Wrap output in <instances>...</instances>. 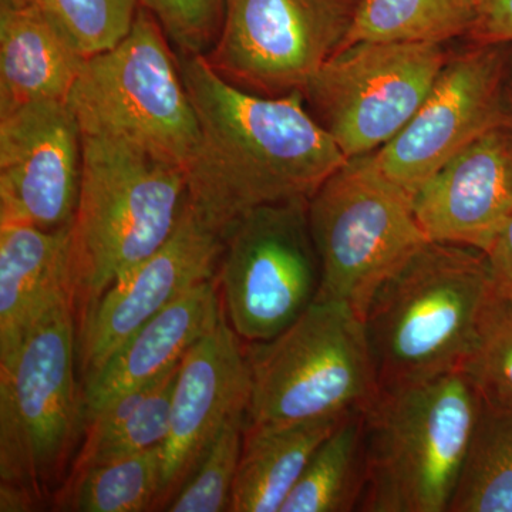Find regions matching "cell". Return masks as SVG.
Wrapping results in <instances>:
<instances>
[{
    "label": "cell",
    "mask_w": 512,
    "mask_h": 512,
    "mask_svg": "<svg viewBox=\"0 0 512 512\" xmlns=\"http://www.w3.org/2000/svg\"><path fill=\"white\" fill-rule=\"evenodd\" d=\"M413 195L377 163L349 158L309 198V227L320 262L316 298L345 303L363 320L376 293L427 242Z\"/></svg>",
    "instance_id": "52a82bcc"
},
{
    "label": "cell",
    "mask_w": 512,
    "mask_h": 512,
    "mask_svg": "<svg viewBox=\"0 0 512 512\" xmlns=\"http://www.w3.org/2000/svg\"><path fill=\"white\" fill-rule=\"evenodd\" d=\"M185 201L183 167L114 138L83 134L82 185L70 225L79 328L111 286L163 247Z\"/></svg>",
    "instance_id": "7a4b0ae2"
},
{
    "label": "cell",
    "mask_w": 512,
    "mask_h": 512,
    "mask_svg": "<svg viewBox=\"0 0 512 512\" xmlns=\"http://www.w3.org/2000/svg\"><path fill=\"white\" fill-rule=\"evenodd\" d=\"M84 62L47 3L0 0V114L67 101Z\"/></svg>",
    "instance_id": "d6986e66"
},
{
    "label": "cell",
    "mask_w": 512,
    "mask_h": 512,
    "mask_svg": "<svg viewBox=\"0 0 512 512\" xmlns=\"http://www.w3.org/2000/svg\"><path fill=\"white\" fill-rule=\"evenodd\" d=\"M451 53L444 43H353L320 67L303 96L348 160L376 153L413 119Z\"/></svg>",
    "instance_id": "9c48e42d"
},
{
    "label": "cell",
    "mask_w": 512,
    "mask_h": 512,
    "mask_svg": "<svg viewBox=\"0 0 512 512\" xmlns=\"http://www.w3.org/2000/svg\"><path fill=\"white\" fill-rule=\"evenodd\" d=\"M363 413H350L320 444L279 512L360 510L366 481Z\"/></svg>",
    "instance_id": "7402d4cb"
},
{
    "label": "cell",
    "mask_w": 512,
    "mask_h": 512,
    "mask_svg": "<svg viewBox=\"0 0 512 512\" xmlns=\"http://www.w3.org/2000/svg\"><path fill=\"white\" fill-rule=\"evenodd\" d=\"M175 52L205 56L220 36L227 0H141Z\"/></svg>",
    "instance_id": "f1b7e54d"
},
{
    "label": "cell",
    "mask_w": 512,
    "mask_h": 512,
    "mask_svg": "<svg viewBox=\"0 0 512 512\" xmlns=\"http://www.w3.org/2000/svg\"><path fill=\"white\" fill-rule=\"evenodd\" d=\"M217 276L194 286L136 330L83 382L84 414L97 412L121 394L156 382L221 319Z\"/></svg>",
    "instance_id": "e0dca14e"
},
{
    "label": "cell",
    "mask_w": 512,
    "mask_h": 512,
    "mask_svg": "<svg viewBox=\"0 0 512 512\" xmlns=\"http://www.w3.org/2000/svg\"><path fill=\"white\" fill-rule=\"evenodd\" d=\"M76 312L63 305L0 362V485L40 507L86 426L74 373Z\"/></svg>",
    "instance_id": "ba28073f"
},
{
    "label": "cell",
    "mask_w": 512,
    "mask_h": 512,
    "mask_svg": "<svg viewBox=\"0 0 512 512\" xmlns=\"http://www.w3.org/2000/svg\"><path fill=\"white\" fill-rule=\"evenodd\" d=\"M247 413H238L222 427L197 470L165 510L170 512L229 511L232 485L241 457Z\"/></svg>",
    "instance_id": "484cf974"
},
{
    "label": "cell",
    "mask_w": 512,
    "mask_h": 512,
    "mask_svg": "<svg viewBox=\"0 0 512 512\" xmlns=\"http://www.w3.org/2000/svg\"><path fill=\"white\" fill-rule=\"evenodd\" d=\"M474 3L476 0H360L342 47L357 42L446 45L467 36L474 19Z\"/></svg>",
    "instance_id": "cb8c5ba5"
},
{
    "label": "cell",
    "mask_w": 512,
    "mask_h": 512,
    "mask_svg": "<svg viewBox=\"0 0 512 512\" xmlns=\"http://www.w3.org/2000/svg\"><path fill=\"white\" fill-rule=\"evenodd\" d=\"M13 2H40V3H47V0H13Z\"/></svg>",
    "instance_id": "d6a6232c"
},
{
    "label": "cell",
    "mask_w": 512,
    "mask_h": 512,
    "mask_svg": "<svg viewBox=\"0 0 512 512\" xmlns=\"http://www.w3.org/2000/svg\"><path fill=\"white\" fill-rule=\"evenodd\" d=\"M470 45H512V0H476Z\"/></svg>",
    "instance_id": "f546056e"
},
{
    "label": "cell",
    "mask_w": 512,
    "mask_h": 512,
    "mask_svg": "<svg viewBox=\"0 0 512 512\" xmlns=\"http://www.w3.org/2000/svg\"><path fill=\"white\" fill-rule=\"evenodd\" d=\"M450 512H512V406L484 400Z\"/></svg>",
    "instance_id": "d4e9b609"
},
{
    "label": "cell",
    "mask_w": 512,
    "mask_h": 512,
    "mask_svg": "<svg viewBox=\"0 0 512 512\" xmlns=\"http://www.w3.org/2000/svg\"><path fill=\"white\" fill-rule=\"evenodd\" d=\"M239 336L221 316L181 360L161 451L160 493L154 510H165L197 470L225 423L247 413L251 372Z\"/></svg>",
    "instance_id": "9a60e30c"
},
{
    "label": "cell",
    "mask_w": 512,
    "mask_h": 512,
    "mask_svg": "<svg viewBox=\"0 0 512 512\" xmlns=\"http://www.w3.org/2000/svg\"><path fill=\"white\" fill-rule=\"evenodd\" d=\"M82 168L83 134L67 101L0 114V224L70 228Z\"/></svg>",
    "instance_id": "4fadbf2b"
},
{
    "label": "cell",
    "mask_w": 512,
    "mask_h": 512,
    "mask_svg": "<svg viewBox=\"0 0 512 512\" xmlns=\"http://www.w3.org/2000/svg\"><path fill=\"white\" fill-rule=\"evenodd\" d=\"M483 403L466 370L379 390L363 413L359 511L450 512Z\"/></svg>",
    "instance_id": "277c9868"
},
{
    "label": "cell",
    "mask_w": 512,
    "mask_h": 512,
    "mask_svg": "<svg viewBox=\"0 0 512 512\" xmlns=\"http://www.w3.org/2000/svg\"><path fill=\"white\" fill-rule=\"evenodd\" d=\"M360 0H227L205 62L225 82L278 97L305 92L345 43Z\"/></svg>",
    "instance_id": "8fae6325"
},
{
    "label": "cell",
    "mask_w": 512,
    "mask_h": 512,
    "mask_svg": "<svg viewBox=\"0 0 512 512\" xmlns=\"http://www.w3.org/2000/svg\"><path fill=\"white\" fill-rule=\"evenodd\" d=\"M177 56L198 121L187 202L222 238L255 208L309 200L348 161L303 93L258 96L225 82L204 56Z\"/></svg>",
    "instance_id": "6da1fadb"
},
{
    "label": "cell",
    "mask_w": 512,
    "mask_h": 512,
    "mask_svg": "<svg viewBox=\"0 0 512 512\" xmlns=\"http://www.w3.org/2000/svg\"><path fill=\"white\" fill-rule=\"evenodd\" d=\"M247 424H291L363 412L379 394L365 320L316 298L289 328L245 349Z\"/></svg>",
    "instance_id": "5b68a950"
},
{
    "label": "cell",
    "mask_w": 512,
    "mask_h": 512,
    "mask_svg": "<svg viewBox=\"0 0 512 512\" xmlns=\"http://www.w3.org/2000/svg\"><path fill=\"white\" fill-rule=\"evenodd\" d=\"M510 45L451 53L413 119L375 157L383 173L416 194L437 171L491 128L511 123Z\"/></svg>",
    "instance_id": "7c38bea8"
},
{
    "label": "cell",
    "mask_w": 512,
    "mask_h": 512,
    "mask_svg": "<svg viewBox=\"0 0 512 512\" xmlns=\"http://www.w3.org/2000/svg\"><path fill=\"white\" fill-rule=\"evenodd\" d=\"M82 134L104 136L185 168L198 121L177 52L143 6L116 46L87 57L67 99Z\"/></svg>",
    "instance_id": "8992f818"
},
{
    "label": "cell",
    "mask_w": 512,
    "mask_h": 512,
    "mask_svg": "<svg viewBox=\"0 0 512 512\" xmlns=\"http://www.w3.org/2000/svg\"><path fill=\"white\" fill-rule=\"evenodd\" d=\"M308 205L309 200L262 205L225 237L218 286L229 325L249 343L274 339L318 296L320 262Z\"/></svg>",
    "instance_id": "30bf717a"
},
{
    "label": "cell",
    "mask_w": 512,
    "mask_h": 512,
    "mask_svg": "<svg viewBox=\"0 0 512 512\" xmlns=\"http://www.w3.org/2000/svg\"><path fill=\"white\" fill-rule=\"evenodd\" d=\"M485 255L490 262L495 288L512 296V217L505 222Z\"/></svg>",
    "instance_id": "4dcf8cb0"
},
{
    "label": "cell",
    "mask_w": 512,
    "mask_h": 512,
    "mask_svg": "<svg viewBox=\"0 0 512 512\" xmlns=\"http://www.w3.org/2000/svg\"><path fill=\"white\" fill-rule=\"evenodd\" d=\"M63 305H73L70 228L0 224V362Z\"/></svg>",
    "instance_id": "ac0fdd59"
},
{
    "label": "cell",
    "mask_w": 512,
    "mask_h": 512,
    "mask_svg": "<svg viewBox=\"0 0 512 512\" xmlns=\"http://www.w3.org/2000/svg\"><path fill=\"white\" fill-rule=\"evenodd\" d=\"M508 103L512 117V45H510V55H508Z\"/></svg>",
    "instance_id": "1f68e13d"
},
{
    "label": "cell",
    "mask_w": 512,
    "mask_h": 512,
    "mask_svg": "<svg viewBox=\"0 0 512 512\" xmlns=\"http://www.w3.org/2000/svg\"><path fill=\"white\" fill-rule=\"evenodd\" d=\"M225 239L185 201L171 237L101 296L79 328L83 382L144 323L183 293L217 276Z\"/></svg>",
    "instance_id": "5bb4252c"
},
{
    "label": "cell",
    "mask_w": 512,
    "mask_h": 512,
    "mask_svg": "<svg viewBox=\"0 0 512 512\" xmlns=\"http://www.w3.org/2000/svg\"><path fill=\"white\" fill-rule=\"evenodd\" d=\"M494 289L484 252L427 242L367 309L379 390L464 370Z\"/></svg>",
    "instance_id": "3957f363"
},
{
    "label": "cell",
    "mask_w": 512,
    "mask_h": 512,
    "mask_svg": "<svg viewBox=\"0 0 512 512\" xmlns=\"http://www.w3.org/2000/svg\"><path fill=\"white\" fill-rule=\"evenodd\" d=\"M180 365L158 382L121 394L90 414L84 426L82 447L69 476L97 464L163 446Z\"/></svg>",
    "instance_id": "44dd1931"
},
{
    "label": "cell",
    "mask_w": 512,
    "mask_h": 512,
    "mask_svg": "<svg viewBox=\"0 0 512 512\" xmlns=\"http://www.w3.org/2000/svg\"><path fill=\"white\" fill-rule=\"evenodd\" d=\"M349 414L291 424L245 423L229 511H281L320 444Z\"/></svg>",
    "instance_id": "ffe728a7"
},
{
    "label": "cell",
    "mask_w": 512,
    "mask_h": 512,
    "mask_svg": "<svg viewBox=\"0 0 512 512\" xmlns=\"http://www.w3.org/2000/svg\"><path fill=\"white\" fill-rule=\"evenodd\" d=\"M47 6L87 59L126 37L141 0H47Z\"/></svg>",
    "instance_id": "83f0119b"
},
{
    "label": "cell",
    "mask_w": 512,
    "mask_h": 512,
    "mask_svg": "<svg viewBox=\"0 0 512 512\" xmlns=\"http://www.w3.org/2000/svg\"><path fill=\"white\" fill-rule=\"evenodd\" d=\"M161 468V446L86 468L67 477L55 494V507L80 512L154 510L160 493Z\"/></svg>",
    "instance_id": "603a6c76"
},
{
    "label": "cell",
    "mask_w": 512,
    "mask_h": 512,
    "mask_svg": "<svg viewBox=\"0 0 512 512\" xmlns=\"http://www.w3.org/2000/svg\"><path fill=\"white\" fill-rule=\"evenodd\" d=\"M464 370L485 402L512 406V296L497 288L485 308Z\"/></svg>",
    "instance_id": "4316f807"
},
{
    "label": "cell",
    "mask_w": 512,
    "mask_h": 512,
    "mask_svg": "<svg viewBox=\"0 0 512 512\" xmlns=\"http://www.w3.org/2000/svg\"><path fill=\"white\" fill-rule=\"evenodd\" d=\"M430 241L487 252L512 217V121L488 130L414 194Z\"/></svg>",
    "instance_id": "2e32d148"
}]
</instances>
